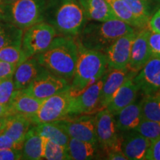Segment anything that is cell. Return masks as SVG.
<instances>
[{
    "instance_id": "cell-1",
    "label": "cell",
    "mask_w": 160,
    "mask_h": 160,
    "mask_svg": "<svg viewBox=\"0 0 160 160\" xmlns=\"http://www.w3.org/2000/svg\"><path fill=\"white\" fill-rule=\"evenodd\" d=\"M78 43L72 37H55L48 48L35 58L41 66L64 79H73L77 64Z\"/></svg>"
},
{
    "instance_id": "cell-2",
    "label": "cell",
    "mask_w": 160,
    "mask_h": 160,
    "mask_svg": "<svg viewBox=\"0 0 160 160\" xmlns=\"http://www.w3.org/2000/svg\"><path fill=\"white\" fill-rule=\"evenodd\" d=\"M85 17L77 0H48L44 21L61 36L74 37L84 28Z\"/></svg>"
},
{
    "instance_id": "cell-3",
    "label": "cell",
    "mask_w": 160,
    "mask_h": 160,
    "mask_svg": "<svg viewBox=\"0 0 160 160\" xmlns=\"http://www.w3.org/2000/svg\"><path fill=\"white\" fill-rule=\"evenodd\" d=\"M77 43L79 52L71 85L73 93H78L87 88L102 77L108 68L105 53L85 48L78 41Z\"/></svg>"
},
{
    "instance_id": "cell-4",
    "label": "cell",
    "mask_w": 160,
    "mask_h": 160,
    "mask_svg": "<svg viewBox=\"0 0 160 160\" xmlns=\"http://www.w3.org/2000/svg\"><path fill=\"white\" fill-rule=\"evenodd\" d=\"M135 31L128 24L113 19L86 26L80 33L78 42L85 48L104 53L119 37Z\"/></svg>"
},
{
    "instance_id": "cell-5",
    "label": "cell",
    "mask_w": 160,
    "mask_h": 160,
    "mask_svg": "<svg viewBox=\"0 0 160 160\" xmlns=\"http://www.w3.org/2000/svg\"><path fill=\"white\" fill-rule=\"evenodd\" d=\"M48 0H17L0 3V19L25 30L44 21Z\"/></svg>"
},
{
    "instance_id": "cell-6",
    "label": "cell",
    "mask_w": 160,
    "mask_h": 160,
    "mask_svg": "<svg viewBox=\"0 0 160 160\" xmlns=\"http://www.w3.org/2000/svg\"><path fill=\"white\" fill-rule=\"evenodd\" d=\"M56 35L57 32L53 26L44 21L25 29L22 39V49L26 57L28 59L45 51Z\"/></svg>"
},
{
    "instance_id": "cell-7",
    "label": "cell",
    "mask_w": 160,
    "mask_h": 160,
    "mask_svg": "<svg viewBox=\"0 0 160 160\" xmlns=\"http://www.w3.org/2000/svg\"><path fill=\"white\" fill-rule=\"evenodd\" d=\"M72 97L69 89L44 99L37 113L31 118V123L53 122L68 117V108Z\"/></svg>"
},
{
    "instance_id": "cell-8",
    "label": "cell",
    "mask_w": 160,
    "mask_h": 160,
    "mask_svg": "<svg viewBox=\"0 0 160 160\" xmlns=\"http://www.w3.org/2000/svg\"><path fill=\"white\" fill-rule=\"evenodd\" d=\"M71 87L68 80L53 74L42 66L37 77L22 91L37 99L44 100Z\"/></svg>"
},
{
    "instance_id": "cell-9",
    "label": "cell",
    "mask_w": 160,
    "mask_h": 160,
    "mask_svg": "<svg viewBox=\"0 0 160 160\" xmlns=\"http://www.w3.org/2000/svg\"><path fill=\"white\" fill-rule=\"evenodd\" d=\"M106 73L87 88L78 93L72 92L68 108V116L89 114L99 108L100 94Z\"/></svg>"
},
{
    "instance_id": "cell-10",
    "label": "cell",
    "mask_w": 160,
    "mask_h": 160,
    "mask_svg": "<svg viewBox=\"0 0 160 160\" xmlns=\"http://www.w3.org/2000/svg\"><path fill=\"white\" fill-rule=\"evenodd\" d=\"M114 117L107 108L102 109L95 116L97 142L106 153L111 150L121 148V142L117 135Z\"/></svg>"
},
{
    "instance_id": "cell-11",
    "label": "cell",
    "mask_w": 160,
    "mask_h": 160,
    "mask_svg": "<svg viewBox=\"0 0 160 160\" xmlns=\"http://www.w3.org/2000/svg\"><path fill=\"white\" fill-rule=\"evenodd\" d=\"M70 138L98 144L95 128V116L85 114L79 117H68L55 122Z\"/></svg>"
},
{
    "instance_id": "cell-12",
    "label": "cell",
    "mask_w": 160,
    "mask_h": 160,
    "mask_svg": "<svg viewBox=\"0 0 160 160\" xmlns=\"http://www.w3.org/2000/svg\"><path fill=\"white\" fill-rule=\"evenodd\" d=\"M139 91L145 95L160 92V57H151L133 78Z\"/></svg>"
},
{
    "instance_id": "cell-13",
    "label": "cell",
    "mask_w": 160,
    "mask_h": 160,
    "mask_svg": "<svg viewBox=\"0 0 160 160\" xmlns=\"http://www.w3.org/2000/svg\"><path fill=\"white\" fill-rule=\"evenodd\" d=\"M136 35L137 31H135L119 37L104 52L110 69L128 68L131 45Z\"/></svg>"
},
{
    "instance_id": "cell-14",
    "label": "cell",
    "mask_w": 160,
    "mask_h": 160,
    "mask_svg": "<svg viewBox=\"0 0 160 160\" xmlns=\"http://www.w3.org/2000/svg\"><path fill=\"white\" fill-rule=\"evenodd\" d=\"M151 30L148 28H143L133 39L131 45V55L128 69L134 73H138L145 63L151 57L148 45V37Z\"/></svg>"
},
{
    "instance_id": "cell-15",
    "label": "cell",
    "mask_w": 160,
    "mask_h": 160,
    "mask_svg": "<svg viewBox=\"0 0 160 160\" xmlns=\"http://www.w3.org/2000/svg\"><path fill=\"white\" fill-rule=\"evenodd\" d=\"M137 73L128 68L110 69V71L106 73V77L101 90L99 108H106L120 86L129 78L134 77Z\"/></svg>"
},
{
    "instance_id": "cell-16",
    "label": "cell",
    "mask_w": 160,
    "mask_h": 160,
    "mask_svg": "<svg viewBox=\"0 0 160 160\" xmlns=\"http://www.w3.org/2000/svg\"><path fill=\"white\" fill-rule=\"evenodd\" d=\"M121 142V149L123 153L130 160L145 159V157L151 145V140L143 137L133 130L128 131Z\"/></svg>"
},
{
    "instance_id": "cell-17",
    "label": "cell",
    "mask_w": 160,
    "mask_h": 160,
    "mask_svg": "<svg viewBox=\"0 0 160 160\" xmlns=\"http://www.w3.org/2000/svg\"><path fill=\"white\" fill-rule=\"evenodd\" d=\"M133 78H129L120 86L106 107L114 116L126 106L133 102L137 98L139 88L133 82Z\"/></svg>"
},
{
    "instance_id": "cell-18",
    "label": "cell",
    "mask_w": 160,
    "mask_h": 160,
    "mask_svg": "<svg viewBox=\"0 0 160 160\" xmlns=\"http://www.w3.org/2000/svg\"><path fill=\"white\" fill-rule=\"evenodd\" d=\"M42 66L34 57H30L17 66L13 77L15 88L22 91L28 87L37 77Z\"/></svg>"
},
{
    "instance_id": "cell-19",
    "label": "cell",
    "mask_w": 160,
    "mask_h": 160,
    "mask_svg": "<svg viewBox=\"0 0 160 160\" xmlns=\"http://www.w3.org/2000/svg\"><path fill=\"white\" fill-rule=\"evenodd\" d=\"M31 121L25 116L13 113L8 116L2 133L9 136L20 148H22L26 133L31 128Z\"/></svg>"
},
{
    "instance_id": "cell-20",
    "label": "cell",
    "mask_w": 160,
    "mask_h": 160,
    "mask_svg": "<svg viewBox=\"0 0 160 160\" xmlns=\"http://www.w3.org/2000/svg\"><path fill=\"white\" fill-rule=\"evenodd\" d=\"M22 159H43L44 137L40 136L32 126L28 131L21 148Z\"/></svg>"
},
{
    "instance_id": "cell-21",
    "label": "cell",
    "mask_w": 160,
    "mask_h": 160,
    "mask_svg": "<svg viewBox=\"0 0 160 160\" xmlns=\"http://www.w3.org/2000/svg\"><path fill=\"white\" fill-rule=\"evenodd\" d=\"M86 19L102 22L117 19L106 0H79Z\"/></svg>"
},
{
    "instance_id": "cell-22",
    "label": "cell",
    "mask_w": 160,
    "mask_h": 160,
    "mask_svg": "<svg viewBox=\"0 0 160 160\" xmlns=\"http://www.w3.org/2000/svg\"><path fill=\"white\" fill-rule=\"evenodd\" d=\"M42 101L28 94L23 91H18L9 108L11 114L19 113L25 116L31 120V118L37 113Z\"/></svg>"
},
{
    "instance_id": "cell-23",
    "label": "cell",
    "mask_w": 160,
    "mask_h": 160,
    "mask_svg": "<svg viewBox=\"0 0 160 160\" xmlns=\"http://www.w3.org/2000/svg\"><path fill=\"white\" fill-rule=\"evenodd\" d=\"M116 116L117 130L122 132L133 131L142 120L141 102L137 103L134 101L122 109Z\"/></svg>"
},
{
    "instance_id": "cell-24",
    "label": "cell",
    "mask_w": 160,
    "mask_h": 160,
    "mask_svg": "<svg viewBox=\"0 0 160 160\" xmlns=\"http://www.w3.org/2000/svg\"><path fill=\"white\" fill-rule=\"evenodd\" d=\"M97 144L70 138L68 151L70 159L73 160L93 159L97 157Z\"/></svg>"
},
{
    "instance_id": "cell-25",
    "label": "cell",
    "mask_w": 160,
    "mask_h": 160,
    "mask_svg": "<svg viewBox=\"0 0 160 160\" xmlns=\"http://www.w3.org/2000/svg\"><path fill=\"white\" fill-rule=\"evenodd\" d=\"M34 128L40 136L68 148L70 137L55 122L36 124Z\"/></svg>"
},
{
    "instance_id": "cell-26",
    "label": "cell",
    "mask_w": 160,
    "mask_h": 160,
    "mask_svg": "<svg viewBox=\"0 0 160 160\" xmlns=\"http://www.w3.org/2000/svg\"><path fill=\"white\" fill-rule=\"evenodd\" d=\"M23 30L0 19V49L7 46H22Z\"/></svg>"
},
{
    "instance_id": "cell-27",
    "label": "cell",
    "mask_w": 160,
    "mask_h": 160,
    "mask_svg": "<svg viewBox=\"0 0 160 160\" xmlns=\"http://www.w3.org/2000/svg\"><path fill=\"white\" fill-rule=\"evenodd\" d=\"M114 17L117 19L128 24L133 28H143L142 24L133 15L131 9L123 0H106Z\"/></svg>"
},
{
    "instance_id": "cell-28",
    "label": "cell",
    "mask_w": 160,
    "mask_h": 160,
    "mask_svg": "<svg viewBox=\"0 0 160 160\" xmlns=\"http://www.w3.org/2000/svg\"><path fill=\"white\" fill-rule=\"evenodd\" d=\"M145 96L141 101L142 119L160 122V94Z\"/></svg>"
},
{
    "instance_id": "cell-29",
    "label": "cell",
    "mask_w": 160,
    "mask_h": 160,
    "mask_svg": "<svg viewBox=\"0 0 160 160\" xmlns=\"http://www.w3.org/2000/svg\"><path fill=\"white\" fill-rule=\"evenodd\" d=\"M131 9L133 15L139 20L144 27L148 25L151 17L150 0H123Z\"/></svg>"
},
{
    "instance_id": "cell-30",
    "label": "cell",
    "mask_w": 160,
    "mask_h": 160,
    "mask_svg": "<svg viewBox=\"0 0 160 160\" xmlns=\"http://www.w3.org/2000/svg\"><path fill=\"white\" fill-rule=\"evenodd\" d=\"M43 159L69 160L68 148L57 144L44 137Z\"/></svg>"
},
{
    "instance_id": "cell-31",
    "label": "cell",
    "mask_w": 160,
    "mask_h": 160,
    "mask_svg": "<svg viewBox=\"0 0 160 160\" xmlns=\"http://www.w3.org/2000/svg\"><path fill=\"white\" fill-rule=\"evenodd\" d=\"M27 59L22 46H7L0 49V60L2 61L18 66Z\"/></svg>"
},
{
    "instance_id": "cell-32",
    "label": "cell",
    "mask_w": 160,
    "mask_h": 160,
    "mask_svg": "<svg viewBox=\"0 0 160 160\" xmlns=\"http://www.w3.org/2000/svg\"><path fill=\"white\" fill-rule=\"evenodd\" d=\"M134 131L152 141L160 137V122L142 119Z\"/></svg>"
},
{
    "instance_id": "cell-33",
    "label": "cell",
    "mask_w": 160,
    "mask_h": 160,
    "mask_svg": "<svg viewBox=\"0 0 160 160\" xmlns=\"http://www.w3.org/2000/svg\"><path fill=\"white\" fill-rule=\"evenodd\" d=\"M17 91L13 77L0 80V103L9 107Z\"/></svg>"
},
{
    "instance_id": "cell-34",
    "label": "cell",
    "mask_w": 160,
    "mask_h": 160,
    "mask_svg": "<svg viewBox=\"0 0 160 160\" xmlns=\"http://www.w3.org/2000/svg\"><path fill=\"white\" fill-rule=\"evenodd\" d=\"M148 45L151 57H160V33L151 31Z\"/></svg>"
},
{
    "instance_id": "cell-35",
    "label": "cell",
    "mask_w": 160,
    "mask_h": 160,
    "mask_svg": "<svg viewBox=\"0 0 160 160\" xmlns=\"http://www.w3.org/2000/svg\"><path fill=\"white\" fill-rule=\"evenodd\" d=\"M147 160H160V137L151 141L145 157Z\"/></svg>"
},
{
    "instance_id": "cell-36",
    "label": "cell",
    "mask_w": 160,
    "mask_h": 160,
    "mask_svg": "<svg viewBox=\"0 0 160 160\" xmlns=\"http://www.w3.org/2000/svg\"><path fill=\"white\" fill-rule=\"evenodd\" d=\"M17 65L0 60V80L12 78Z\"/></svg>"
},
{
    "instance_id": "cell-37",
    "label": "cell",
    "mask_w": 160,
    "mask_h": 160,
    "mask_svg": "<svg viewBox=\"0 0 160 160\" xmlns=\"http://www.w3.org/2000/svg\"><path fill=\"white\" fill-rule=\"evenodd\" d=\"M22 159L21 149L8 148L0 149V160Z\"/></svg>"
},
{
    "instance_id": "cell-38",
    "label": "cell",
    "mask_w": 160,
    "mask_h": 160,
    "mask_svg": "<svg viewBox=\"0 0 160 160\" xmlns=\"http://www.w3.org/2000/svg\"><path fill=\"white\" fill-rule=\"evenodd\" d=\"M8 148L21 149V148L9 136L4 133H0V149Z\"/></svg>"
},
{
    "instance_id": "cell-39",
    "label": "cell",
    "mask_w": 160,
    "mask_h": 160,
    "mask_svg": "<svg viewBox=\"0 0 160 160\" xmlns=\"http://www.w3.org/2000/svg\"><path fill=\"white\" fill-rule=\"evenodd\" d=\"M148 27L151 31L160 33V8L151 17Z\"/></svg>"
},
{
    "instance_id": "cell-40",
    "label": "cell",
    "mask_w": 160,
    "mask_h": 160,
    "mask_svg": "<svg viewBox=\"0 0 160 160\" xmlns=\"http://www.w3.org/2000/svg\"><path fill=\"white\" fill-rule=\"evenodd\" d=\"M107 159L111 160H127L121 148H116L111 150L107 153Z\"/></svg>"
},
{
    "instance_id": "cell-41",
    "label": "cell",
    "mask_w": 160,
    "mask_h": 160,
    "mask_svg": "<svg viewBox=\"0 0 160 160\" xmlns=\"http://www.w3.org/2000/svg\"><path fill=\"white\" fill-rule=\"evenodd\" d=\"M11 114V112L8 106L0 103V117H7Z\"/></svg>"
},
{
    "instance_id": "cell-42",
    "label": "cell",
    "mask_w": 160,
    "mask_h": 160,
    "mask_svg": "<svg viewBox=\"0 0 160 160\" xmlns=\"http://www.w3.org/2000/svg\"><path fill=\"white\" fill-rule=\"evenodd\" d=\"M6 117H0V133H2L5 125Z\"/></svg>"
},
{
    "instance_id": "cell-43",
    "label": "cell",
    "mask_w": 160,
    "mask_h": 160,
    "mask_svg": "<svg viewBox=\"0 0 160 160\" xmlns=\"http://www.w3.org/2000/svg\"><path fill=\"white\" fill-rule=\"evenodd\" d=\"M14 1H17V0H0V3H10Z\"/></svg>"
},
{
    "instance_id": "cell-44",
    "label": "cell",
    "mask_w": 160,
    "mask_h": 160,
    "mask_svg": "<svg viewBox=\"0 0 160 160\" xmlns=\"http://www.w3.org/2000/svg\"><path fill=\"white\" fill-rule=\"evenodd\" d=\"M154 1H160V0H154Z\"/></svg>"
},
{
    "instance_id": "cell-45",
    "label": "cell",
    "mask_w": 160,
    "mask_h": 160,
    "mask_svg": "<svg viewBox=\"0 0 160 160\" xmlns=\"http://www.w3.org/2000/svg\"><path fill=\"white\" fill-rule=\"evenodd\" d=\"M159 94H160V92H159Z\"/></svg>"
}]
</instances>
